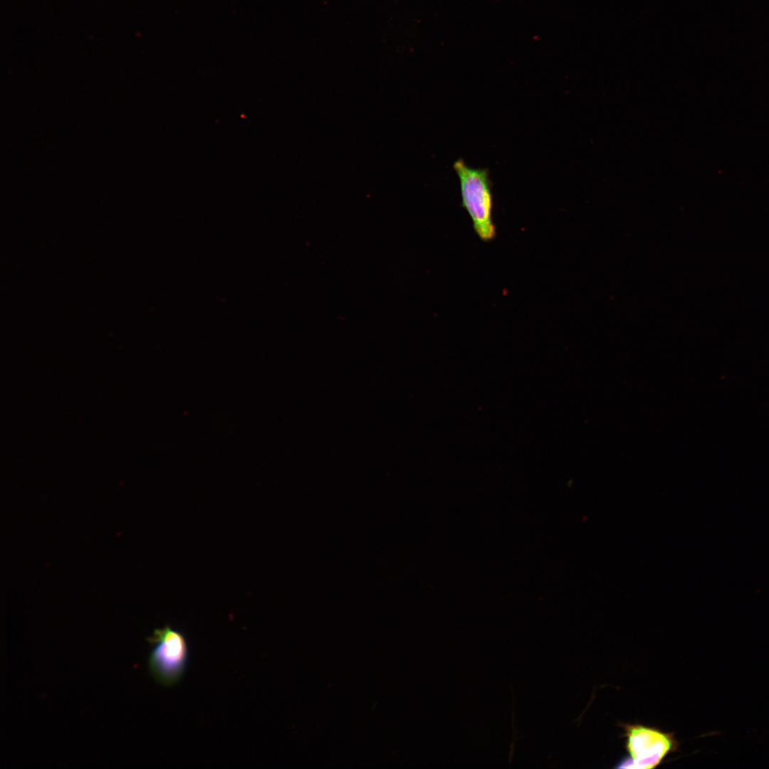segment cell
Returning <instances> with one entry per match:
<instances>
[{
  "label": "cell",
  "mask_w": 769,
  "mask_h": 769,
  "mask_svg": "<svg viewBox=\"0 0 769 769\" xmlns=\"http://www.w3.org/2000/svg\"><path fill=\"white\" fill-rule=\"evenodd\" d=\"M147 640L154 645L148 666L155 679L167 686L177 684L185 673L189 660V647L184 635L166 626L156 629Z\"/></svg>",
  "instance_id": "3"
},
{
  "label": "cell",
  "mask_w": 769,
  "mask_h": 769,
  "mask_svg": "<svg viewBox=\"0 0 769 769\" xmlns=\"http://www.w3.org/2000/svg\"><path fill=\"white\" fill-rule=\"evenodd\" d=\"M453 167L459 181L461 205L471 220L475 233L482 241H493L496 228L493 219V200L488 171L471 167L462 159L456 160Z\"/></svg>",
  "instance_id": "1"
},
{
  "label": "cell",
  "mask_w": 769,
  "mask_h": 769,
  "mask_svg": "<svg viewBox=\"0 0 769 769\" xmlns=\"http://www.w3.org/2000/svg\"><path fill=\"white\" fill-rule=\"evenodd\" d=\"M627 755L616 768L652 769L678 749L673 733L639 723L621 724Z\"/></svg>",
  "instance_id": "2"
}]
</instances>
